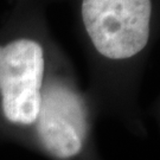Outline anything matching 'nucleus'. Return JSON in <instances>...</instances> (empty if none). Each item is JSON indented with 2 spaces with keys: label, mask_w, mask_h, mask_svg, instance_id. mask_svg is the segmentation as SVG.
<instances>
[{
  "label": "nucleus",
  "mask_w": 160,
  "mask_h": 160,
  "mask_svg": "<svg viewBox=\"0 0 160 160\" xmlns=\"http://www.w3.org/2000/svg\"><path fill=\"white\" fill-rule=\"evenodd\" d=\"M88 52L113 95L134 94L160 37V0H72Z\"/></svg>",
  "instance_id": "1"
},
{
  "label": "nucleus",
  "mask_w": 160,
  "mask_h": 160,
  "mask_svg": "<svg viewBox=\"0 0 160 160\" xmlns=\"http://www.w3.org/2000/svg\"><path fill=\"white\" fill-rule=\"evenodd\" d=\"M51 57L37 36H16L0 43V119L5 126L32 131Z\"/></svg>",
  "instance_id": "2"
},
{
  "label": "nucleus",
  "mask_w": 160,
  "mask_h": 160,
  "mask_svg": "<svg viewBox=\"0 0 160 160\" xmlns=\"http://www.w3.org/2000/svg\"><path fill=\"white\" fill-rule=\"evenodd\" d=\"M89 126L84 94L68 69L59 65L57 56H52L39 114L31 131L36 142L52 159L75 160L86 148Z\"/></svg>",
  "instance_id": "3"
}]
</instances>
